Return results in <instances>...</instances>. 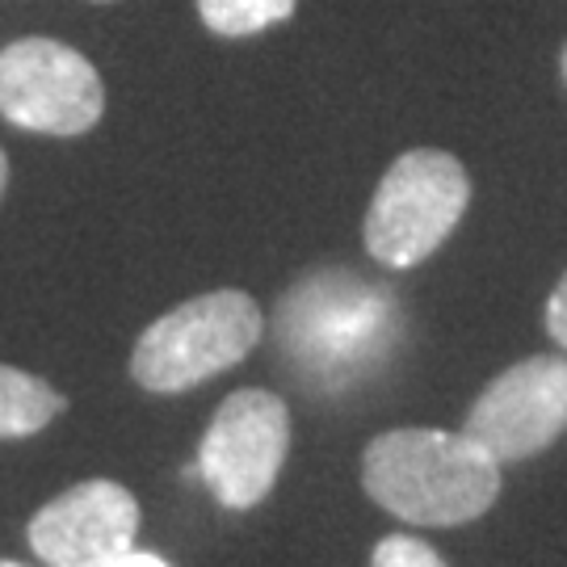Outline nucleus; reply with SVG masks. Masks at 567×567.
Here are the masks:
<instances>
[{"instance_id": "9d476101", "label": "nucleus", "mask_w": 567, "mask_h": 567, "mask_svg": "<svg viewBox=\"0 0 567 567\" xmlns=\"http://www.w3.org/2000/svg\"><path fill=\"white\" fill-rule=\"evenodd\" d=\"M198 13L210 34L248 39L295 13V0H198Z\"/></svg>"}, {"instance_id": "dca6fc26", "label": "nucleus", "mask_w": 567, "mask_h": 567, "mask_svg": "<svg viewBox=\"0 0 567 567\" xmlns=\"http://www.w3.org/2000/svg\"><path fill=\"white\" fill-rule=\"evenodd\" d=\"M564 81H567V47H564Z\"/></svg>"}, {"instance_id": "20e7f679", "label": "nucleus", "mask_w": 567, "mask_h": 567, "mask_svg": "<svg viewBox=\"0 0 567 567\" xmlns=\"http://www.w3.org/2000/svg\"><path fill=\"white\" fill-rule=\"evenodd\" d=\"M471 182L450 152L416 147L386 168L365 215V248L391 269H408L433 257L458 227Z\"/></svg>"}, {"instance_id": "1a4fd4ad", "label": "nucleus", "mask_w": 567, "mask_h": 567, "mask_svg": "<svg viewBox=\"0 0 567 567\" xmlns=\"http://www.w3.org/2000/svg\"><path fill=\"white\" fill-rule=\"evenodd\" d=\"M63 412V395L25 370L0 365V442L4 437H30L47 429Z\"/></svg>"}, {"instance_id": "0eeeda50", "label": "nucleus", "mask_w": 567, "mask_h": 567, "mask_svg": "<svg viewBox=\"0 0 567 567\" xmlns=\"http://www.w3.org/2000/svg\"><path fill=\"white\" fill-rule=\"evenodd\" d=\"M567 429V358H526L466 412L463 433L496 463L529 458Z\"/></svg>"}, {"instance_id": "4468645a", "label": "nucleus", "mask_w": 567, "mask_h": 567, "mask_svg": "<svg viewBox=\"0 0 567 567\" xmlns=\"http://www.w3.org/2000/svg\"><path fill=\"white\" fill-rule=\"evenodd\" d=\"M4 185H9V161H4V152H0V194H4Z\"/></svg>"}, {"instance_id": "423d86ee", "label": "nucleus", "mask_w": 567, "mask_h": 567, "mask_svg": "<svg viewBox=\"0 0 567 567\" xmlns=\"http://www.w3.org/2000/svg\"><path fill=\"white\" fill-rule=\"evenodd\" d=\"M290 446V416L274 391H236L219 404L198 450V475L227 508H252L269 496Z\"/></svg>"}, {"instance_id": "7ed1b4c3", "label": "nucleus", "mask_w": 567, "mask_h": 567, "mask_svg": "<svg viewBox=\"0 0 567 567\" xmlns=\"http://www.w3.org/2000/svg\"><path fill=\"white\" fill-rule=\"evenodd\" d=\"M261 341V307L244 290H215L173 307L131 353V374L147 391H185L236 365Z\"/></svg>"}, {"instance_id": "2eb2a0df", "label": "nucleus", "mask_w": 567, "mask_h": 567, "mask_svg": "<svg viewBox=\"0 0 567 567\" xmlns=\"http://www.w3.org/2000/svg\"><path fill=\"white\" fill-rule=\"evenodd\" d=\"M0 567H25V564H13V559H0Z\"/></svg>"}, {"instance_id": "f8f14e48", "label": "nucleus", "mask_w": 567, "mask_h": 567, "mask_svg": "<svg viewBox=\"0 0 567 567\" xmlns=\"http://www.w3.org/2000/svg\"><path fill=\"white\" fill-rule=\"evenodd\" d=\"M547 332L555 337V344L567 349V274H564V282L555 286V295H550V303H547Z\"/></svg>"}, {"instance_id": "6e6552de", "label": "nucleus", "mask_w": 567, "mask_h": 567, "mask_svg": "<svg viewBox=\"0 0 567 567\" xmlns=\"http://www.w3.org/2000/svg\"><path fill=\"white\" fill-rule=\"evenodd\" d=\"M140 505L122 484L89 480L68 487L30 522V547L51 567H110L135 547Z\"/></svg>"}, {"instance_id": "9b49d317", "label": "nucleus", "mask_w": 567, "mask_h": 567, "mask_svg": "<svg viewBox=\"0 0 567 567\" xmlns=\"http://www.w3.org/2000/svg\"><path fill=\"white\" fill-rule=\"evenodd\" d=\"M374 567H446L442 555L433 547H425L421 538H408V534H391L374 547Z\"/></svg>"}, {"instance_id": "f03ea898", "label": "nucleus", "mask_w": 567, "mask_h": 567, "mask_svg": "<svg viewBox=\"0 0 567 567\" xmlns=\"http://www.w3.org/2000/svg\"><path fill=\"white\" fill-rule=\"evenodd\" d=\"M365 492L416 526H463L496 505L501 463L466 433L391 429L365 446Z\"/></svg>"}, {"instance_id": "39448f33", "label": "nucleus", "mask_w": 567, "mask_h": 567, "mask_svg": "<svg viewBox=\"0 0 567 567\" xmlns=\"http://www.w3.org/2000/svg\"><path fill=\"white\" fill-rule=\"evenodd\" d=\"M105 110V84L76 47L18 39L0 51V114L39 135H84Z\"/></svg>"}, {"instance_id": "f257e3e1", "label": "nucleus", "mask_w": 567, "mask_h": 567, "mask_svg": "<svg viewBox=\"0 0 567 567\" xmlns=\"http://www.w3.org/2000/svg\"><path fill=\"white\" fill-rule=\"evenodd\" d=\"M404 316L395 295L344 269L307 274L278 303V349L307 383L344 391L395 353Z\"/></svg>"}, {"instance_id": "ddd939ff", "label": "nucleus", "mask_w": 567, "mask_h": 567, "mask_svg": "<svg viewBox=\"0 0 567 567\" xmlns=\"http://www.w3.org/2000/svg\"><path fill=\"white\" fill-rule=\"evenodd\" d=\"M110 567H168V564H164L161 555H152V550H135V547H131L126 555H118V559H114Z\"/></svg>"}, {"instance_id": "f3484780", "label": "nucleus", "mask_w": 567, "mask_h": 567, "mask_svg": "<svg viewBox=\"0 0 567 567\" xmlns=\"http://www.w3.org/2000/svg\"><path fill=\"white\" fill-rule=\"evenodd\" d=\"M102 4H105V0H102Z\"/></svg>"}]
</instances>
